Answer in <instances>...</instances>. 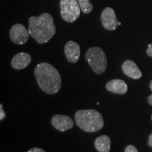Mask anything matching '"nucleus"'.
Listing matches in <instances>:
<instances>
[{
    "mask_svg": "<svg viewBox=\"0 0 152 152\" xmlns=\"http://www.w3.org/2000/svg\"><path fill=\"white\" fill-rule=\"evenodd\" d=\"M35 75L39 87L47 94H56L61 87L60 74L50 64L42 62L37 64L35 69Z\"/></svg>",
    "mask_w": 152,
    "mask_h": 152,
    "instance_id": "f257e3e1",
    "label": "nucleus"
},
{
    "mask_svg": "<svg viewBox=\"0 0 152 152\" xmlns=\"http://www.w3.org/2000/svg\"><path fill=\"white\" fill-rule=\"evenodd\" d=\"M28 32L37 43H47L56 33V28L52 15L43 13L39 16L30 17Z\"/></svg>",
    "mask_w": 152,
    "mask_h": 152,
    "instance_id": "f03ea898",
    "label": "nucleus"
},
{
    "mask_svg": "<svg viewBox=\"0 0 152 152\" xmlns=\"http://www.w3.org/2000/svg\"><path fill=\"white\" fill-rule=\"evenodd\" d=\"M76 125L87 132H94L104 127V118L99 112L94 109L79 110L75 114Z\"/></svg>",
    "mask_w": 152,
    "mask_h": 152,
    "instance_id": "7ed1b4c3",
    "label": "nucleus"
},
{
    "mask_svg": "<svg viewBox=\"0 0 152 152\" xmlns=\"http://www.w3.org/2000/svg\"><path fill=\"white\" fill-rule=\"evenodd\" d=\"M85 59L94 73L102 74L106 71L107 67L106 56L99 47H93L89 49L85 54Z\"/></svg>",
    "mask_w": 152,
    "mask_h": 152,
    "instance_id": "20e7f679",
    "label": "nucleus"
},
{
    "mask_svg": "<svg viewBox=\"0 0 152 152\" xmlns=\"http://www.w3.org/2000/svg\"><path fill=\"white\" fill-rule=\"evenodd\" d=\"M61 15L66 22L73 23L79 18L80 7L76 0H60Z\"/></svg>",
    "mask_w": 152,
    "mask_h": 152,
    "instance_id": "39448f33",
    "label": "nucleus"
},
{
    "mask_svg": "<svg viewBox=\"0 0 152 152\" xmlns=\"http://www.w3.org/2000/svg\"><path fill=\"white\" fill-rule=\"evenodd\" d=\"M29 32L22 24H15L10 30L11 41L16 45H24L29 39Z\"/></svg>",
    "mask_w": 152,
    "mask_h": 152,
    "instance_id": "423d86ee",
    "label": "nucleus"
},
{
    "mask_svg": "<svg viewBox=\"0 0 152 152\" xmlns=\"http://www.w3.org/2000/svg\"><path fill=\"white\" fill-rule=\"evenodd\" d=\"M101 20L104 28L108 30H115L118 26L115 11L110 7H106L102 11L101 15Z\"/></svg>",
    "mask_w": 152,
    "mask_h": 152,
    "instance_id": "0eeeda50",
    "label": "nucleus"
},
{
    "mask_svg": "<svg viewBox=\"0 0 152 152\" xmlns=\"http://www.w3.org/2000/svg\"><path fill=\"white\" fill-rule=\"evenodd\" d=\"M52 124L55 129L61 132L70 130L74 126V122L71 118L61 114H57L52 117Z\"/></svg>",
    "mask_w": 152,
    "mask_h": 152,
    "instance_id": "6e6552de",
    "label": "nucleus"
},
{
    "mask_svg": "<svg viewBox=\"0 0 152 152\" xmlns=\"http://www.w3.org/2000/svg\"><path fill=\"white\" fill-rule=\"evenodd\" d=\"M66 58L68 61L72 64L78 61L80 56V47L77 43L73 41H68L64 47Z\"/></svg>",
    "mask_w": 152,
    "mask_h": 152,
    "instance_id": "1a4fd4ad",
    "label": "nucleus"
},
{
    "mask_svg": "<svg viewBox=\"0 0 152 152\" xmlns=\"http://www.w3.org/2000/svg\"><path fill=\"white\" fill-rule=\"evenodd\" d=\"M32 58L29 54L20 52L14 56L11 60V66L16 70H22L26 68L31 63Z\"/></svg>",
    "mask_w": 152,
    "mask_h": 152,
    "instance_id": "9d476101",
    "label": "nucleus"
},
{
    "mask_svg": "<svg viewBox=\"0 0 152 152\" xmlns=\"http://www.w3.org/2000/svg\"><path fill=\"white\" fill-rule=\"evenodd\" d=\"M106 88L109 92L118 94H124L128 92V85L124 80L121 79H114L108 82Z\"/></svg>",
    "mask_w": 152,
    "mask_h": 152,
    "instance_id": "9b49d317",
    "label": "nucleus"
},
{
    "mask_svg": "<svg viewBox=\"0 0 152 152\" xmlns=\"http://www.w3.org/2000/svg\"><path fill=\"white\" fill-rule=\"evenodd\" d=\"M122 70L125 75L132 79H140L142 75V72L137 64L131 60L124 61L122 65Z\"/></svg>",
    "mask_w": 152,
    "mask_h": 152,
    "instance_id": "f8f14e48",
    "label": "nucleus"
},
{
    "mask_svg": "<svg viewBox=\"0 0 152 152\" xmlns=\"http://www.w3.org/2000/svg\"><path fill=\"white\" fill-rule=\"evenodd\" d=\"M94 147L99 152H109L111 149V140L107 135H102L95 140Z\"/></svg>",
    "mask_w": 152,
    "mask_h": 152,
    "instance_id": "ddd939ff",
    "label": "nucleus"
},
{
    "mask_svg": "<svg viewBox=\"0 0 152 152\" xmlns=\"http://www.w3.org/2000/svg\"><path fill=\"white\" fill-rule=\"evenodd\" d=\"M81 11L85 14H90L93 9V5L90 3V0H77Z\"/></svg>",
    "mask_w": 152,
    "mask_h": 152,
    "instance_id": "4468645a",
    "label": "nucleus"
},
{
    "mask_svg": "<svg viewBox=\"0 0 152 152\" xmlns=\"http://www.w3.org/2000/svg\"><path fill=\"white\" fill-rule=\"evenodd\" d=\"M125 152H138V151L134 146L128 145L125 148Z\"/></svg>",
    "mask_w": 152,
    "mask_h": 152,
    "instance_id": "2eb2a0df",
    "label": "nucleus"
},
{
    "mask_svg": "<svg viewBox=\"0 0 152 152\" xmlns=\"http://www.w3.org/2000/svg\"><path fill=\"white\" fill-rule=\"evenodd\" d=\"M6 118V113L3 109V105L0 104V121H3Z\"/></svg>",
    "mask_w": 152,
    "mask_h": 152,
    "instance_id": "dca6fc26",
    "label": "nucleus"
},
{
    "mask_svg": "<svg viewBox=\"0 0 152 152\" xmlns=\"http://www.w3.org/2000/svg\"><path fill=\"white\" fill-rule=\"evenodd\" d=\"M27 152H46L45 150L39 147H34L28 150Z\"/></svg>",
    "mask_w": 152,
    "mask_h": 152,
    "instance_id": "f3484780",
    "label": "nucleus"
},
{
    "mask_svg": "<svg viewBox=\"0 0 152 152\" xmlns=\"http://www.w3.org/2000/svg\"><path fill=\"white\" fill-rule=\"evenodd\" d=\"M147 54L149 55V56L152 57V44H150V45H149V46H148Z\"/></svg>",
    "mask_w": 152,
    "mask_h": 152,
    "instance_id": "a211bd4d",
    "label": "nucleus"
},
{
    "mask_svg": "<svg viewBox=\"0 0 152 152\" xmlns=\"http://www.w3.org/2000/svg\"><path fill=\"white\" fill-rule=\"evenodd\" d=\"M148 144H149V147H152V133L150 134L149 137V141H148Z\"/></svg>",
    "mask_w": 152,
    "mask_h": 152,
    "instance_id": "6ab92c4d",
    "label": "nucleus"
},
{
    "mask_svg": "<svg viewBox=\"0 0 152 152\" xmlns=\"http://www.w3.org/2000/svg\"><path fill=\"white\" fill-rule=\"evenodd\" d=\"M148 102H149L150 105L152 106V94L150 95L149 97H148Z\"/></svg>",
    "mask_w": 152,
    "mask_h": 152,
    "instance_id": "aec40b11",
    "label": "nucleus"
},
{
    "mask_svg": "<svg viewBox=\"0 0 152 152\" xmlns=\"http://www.w3.org/2000/svg\"><path fill=\"white\" fill-rule=\"evenodd\" d=\"M149 87H150V89L152 90V80L151 81V83H150V85H149Z\"/></svg>",
    "mask_w": 152,
    "mask_h": 152,
    "instance_id": "412c9836",
    "label": "nucleus"
},
{
    "mask_svg": "<svg viewBox=\"0 0 152 152\" xmlns=\"http://www.w3.org/2000/svg\"><path fill=\"white\" fill-rule=\"evenodd\" d=\"M151 120H152V115H151Z\"/></svg>",
    "mask_w": 152,
    "mask_h": 152,
    "instance_id": "4be33fe9",
    "label": "nucleus"
}]
</instances>
